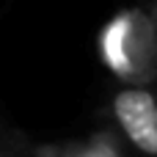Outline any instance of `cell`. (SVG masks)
<instances>
[{
    "instance_id": "cell-1",
    "label": "cell",
    "mask_w": 157,
    "mask_h": 157,
    "mask_svg": "<svg viewBox=\"0 0 157 157\" xmlns=\"http://www.w3.org/2000/svg\"><path fill=\"white\" fill-rule=\"evenodd\" d=\"M97 50L116 83H155L157 28L146 6H130L113 14L99 30Z\"/></svg>"
},
{
    "instance_id": "cell-2",
    "label": "cell",
    "mask_w": 157,
    "mask_h": 157,
    "mask_svg": "<svg viewBox=\"0 0 157 157\" xmlns=\"http://www.w3.org/2000/svg\"><path fill=\"white\" fill-rule=\"evenodd\" d=\"M102 113L127 152L135 157H157L155 83H116V88L105 99Z\"/></svg>"
},
{
    "instance_id": "cell-3",
    "label": "cell",
    "mask_w": 157,
    "mask_h": 157,
    "mask_svg": "<svg viewBox=\"0 0 157 157\" xmlns=\"http://www.w3.org/2000/svg\"><path fill=\"white\" fill-rule=\"evenodd\" d=\"M0 157H39V149L30 144V138L22 130L6 124L0 135Z\"/></svg>"
},
{
    "instance_id": "cell-4",
    "label": "cell",
    "mask_w": 157,
    "mask_h": 157,
    "mask_svg": "<svg viewBox=\"0 0 157 157\" xmlns=\"http://www.w3.org/2000/svg\"><path fill=\"white\" fill-rule=\"evenodd\" d=\"M146 11H149V17H152V22H155V28H157V0L146 3Z\"/></svg>"
}]
</instances>
